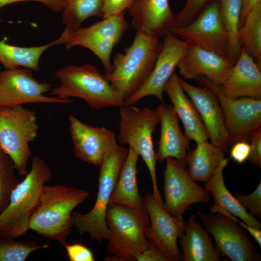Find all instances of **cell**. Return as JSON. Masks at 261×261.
Segmentation results:
<instances>
[{"label":"cell","mask_w":261,"mask_h":261,"mask_svg":"<svg viewBox=\"0 0 261 261\" xmlns=\"http://www.w3.org/2000/svg\"><path fill=\"white\" fill-rule=\"evenodd\" d=\"M206 214L198 211L197 215L215 240L220 256L233 261H259L260 255L255 245L239 224L220 213Z\"/></svg>","instance_id":"8fae6325"},{"label":"cell","mask_w":261,"mask_h":261,"mask_svg":"<svg viewBox=\"0 0 261 261\" xmlns=\"http://www.w3.org/2000/svg\"><path fill=\"white\" fill-rule=\"evenodd\" d=\"M69 119L75 157L99 167L106 154L118 145L115 133L104 127L85 124L73 115Z\"/></svg>","instance_id":"e0dca14e"},{"label":"cell","mask_w":261,"mask_h":261,"mask_svg":"<svg viewBox=\"0 0 261 261\" xmlns=\"http://www.w3.org/2000/svg\"><path fill=\"white\" fill-rule=\"evenodd\" d=\"M250 142L249 161L254 165L261 167V128L255 130L250 135Z\"/></svg>","instance_id":"f35d334b"},{"label":"cell","mask_w":261,"mask_h":261,"mask_svg":"<svg viewBox=\"0 0 261 261\" xmlns=\"http://www.w3.org/2000/svg\"><path fill=\"white\" fill-rule=\"evenodd\" d=\"M169 32L190 44L229 58V38L220 17L219 0L212 1L189 23Z\"/></svg>","instance_id":"7c38bea8"},{"label":"cell","mask_w":261,"mask_h":261,"mask_svg":"<svg viewBox=\"0 0 261 261\" xmlns=\"http://www.w3.org/2000/svg\"><path fill=\"white\" fill-rule=\"evenodd\" d=\"M136 261H168L157 246L147 239L145 247L134 257Z\"/></svg>","instance_id":"74e56055"},{"label":"cell","mask_w":261,"mask_h":261,"mask_svg":"<svg viewBox=\"0 0 261 261\" xmlns=\"http://www.w3.org/2000/svg\"><path fill=\"white\" fill-rule=\"evenodd\" d=\"M218 86L221 92L230 98L249 97L261 99V68L242 48L227 77Z\"/></svg>","instance_id":"44dd1931"},{"label":"cell","mask_w":261,"mask_h":261,"mask_svg":"<svg viewBox=\"0 0 261 261\" xmlns=\"http://www.w3.org/2000/svg\"><path fill=\"white\" fill-rule=\"evenodd\" d=\"M250 153V144L246 141H241L232 145L230 155L236 162L243 163L248 159Z\"/></svg>","instance_id":"60d3db41"},{"label":"cell","mask_w":261,"mask_h":261,"mask_svg":"<svg viewBox=\"0 0 261 261\" xmlns=\"http://www.w3.org/2000/svg\"><path fill=\"white\" fill-rule=\"evenodd\" d=\"M139 156L130 148L118 177L110 203L125 205L133 210L145 211L143 197L140 195L137 183V163Z\"/></svg>","instance_id":"d4e9b609"},{"label":"cell","mask_w":261,"mask_h":261,"mask_svg":"<svg viewBox=\"0 0 261 261\" xmlns=\"http://www.w3.org/2000/svg\"><path fill=\"white\" fill-rule=\"evenodd\" d=\"M165 160L163 207L167 212L174 217H181L191 204L210 201L208 191L191 178L186 165L173 158Z\"/></svg>","instance_id":"5bb4252c"},{"label":"cell","mask_w":261,"mask_h":261,"mask_svg":"<svg viewBox=\"0 0 261 261\" xmlns=\"http://www.w3.org/2000/svg\"><path fill=\"white\" fill-rule=\"evenodd\" d=\"M163 91L169 97L173 109L183 123L185 134L197 144L207 140L208 134L194 104L185 92L174 73L166 83Z\"/></svg>","instance_id":"603a6c76"},{"label":"cell","mask_w":261,"mask_h":261,"mask_svg":"<svg viewBox=\"0 0 261 261\" xmlns=\"http://www.w3.org/2000/svg\"><path fill=\"white\" fill-rule=\"evenodd\" d=\"M225 151L205 140L197 144L195 149L188 153V173L195 181L206 183L211 178L221 160Z\"/></svg>","instance_id":"4316f807"},{"label":"cell","mask_w":261,"mask_h":261,"mask_svg":"<svg viewBox=\"0 0 261 261\" xmlns=\"http://www.w3.org/2000/svg\"><path fill=\"white\" fill-rule=\"evenodd\" d=\"M54 45H55L54 41L37 46L22 47L0 40V62L6 69L24 67L39 71L41 57L48 48Z\"/></svg>","instance_id":"83f0119b"},{"label":"cell","mask_w":261,"mask_h":261,"mask_svg":"<svg viewBox=\"0 0 261 261\" xmlns=\"http://www.w3.org/2000/svg\"><path fill=\"white\" fill-rule=\"evenodd\" d=\"M63 32L79 28L82 23L91 16H102V0H66L63 8Z\"/></svg>","instance_id":"f546056e"},{"label":"cell","mask_w":261,"mask_h":261,"mask_svg":"<svg viewBox=\"0 0 261 261\" xmlns=\"http://www.w3.org/2000/svg\"><path fill=\"white\" fill-rule=\"evenodd\" d=\"M160 123V135L156 152L157 160L173 158L187 165L189 139L180 128L178 118L171 104L161 103L156 109Z\"/></svg>","instance_id":"7402d4cb"},{"label":"cell","mask_w":261,"mask_h":261,"mask_svg":"<svg viewBox=\"0 0 261 261\" xmlns=\"http://www.w3.org/2000/svg\"><path fill=\"white\" fill-rule=\"evenodd\" d=\"M238 40L243 48L261 68V3L248 14L238 32Z\"/></svg>","instance_id":"f1b7e54d"},{"label":"cell","mask_w":261,"mask_h":261,"mask_svg":"<svg viewBox=\"0 0 261 261\" xmlns=\"http://www.w3.org/2000/svg\"><path fill=\"white\" fill-rule=\"evenodd\" d=\"M178 240L183 251V261H221L213 238L206 229L196 220L194 214L188 218L184 232Z\"/></svg>","instance_id":"cb8c5ba5"},{"label":"cell","mask_w":261,"mask_h":261,"mask_svg":"<svg viewBox=\"0 0 261 261\" xmlns=\"http://www.w3.org/2000/svg\"><path fill=\"white\" fill-rule=\"evenodd\" d=\"M0 236V261H25L33 252L50 246L32 241H19Z\"/></svg>","instance_id":"1f68e13d"},{"label":"cell","mask_w":261,"mask_h":261,"mask_svg":"<svg viewBox=\"0 0 261 261\" xmlns=\"http://www.w3.org/2000/svg\"><path fill=\"white\" fill-rule=\"evenodd\" d=\"M70 261H95L92 251L87 246L80 243L64 245Z\"/></svg>","instance_id":"d590c367"},{"label":"cell","mask_w":261,"mask_h":261,"mask_svg":"<svg viewBox=\"0 0 261 261\" xmlns=\"http://www.w3.org/2000/svg\"><path fill=\"white\" fill-rule=\"evenodd\" d=\"M242 7L240 19V28L243 25L246 16L250 11L258 4L261 0H241Z\"/></svg>","instance_id":"7bdbcfd3"},{"label":"cell","mask_w":261,"mask_h":261,"mask_svg":"<svg viewBox=\"0 0 261 261\" xmlns=\"http://www.w3.org/2000/svg\"><path fill=\"white\" fill-rule=\"evenodd\" d=\"M210 210L212 213H220L222 214H224L228 217L230 218L235 221H236L238 224H239L241 226L245 229L249 234L254 238L256 241L257 243L260 246V247H261V229L256 228L250 226L248 225L246 223L243 221H241L239 219L230 214L229 212L225 210L221 207L215 205H212L211 206Z\"/></svg>","instance_id":"ab89813d"},{"label":"cell","mask_w":261,"mask_h":261,"mask_svg":"<svg viewBox=\"0 0 261 261\" xmlns=\"http://www.w3.org/2000/svg\"><path fill=\"white\" fill-rule=\"evenodd\" d=\"M52 177L46 161L34 156L30 171L13 189L7 206L0 214V236L17 239L26 234L42 188Z\"/></svg>","instance_id":"3957f363"},{"label":"cell","mask_w":261,"mask_h":261,"mask_svg":"<svg viewBox=\"0 0 261 261\" xmlns=\"http://www.w3.org/2000/svg\"><path fill=\"white\" fill-rule=\"evenodd\" d=\"M118 133L116 138L121 145H128L144 161L153 185V195L163 204L157 184V159L152 135L160 119L156 110L139 108L125 104L120 108Z\"/></svg>","instance_id":"52a82bcc"},{"label":"cell","mask_w":261,"mask_h":261,"mask_svg":"<svg viewBox=\"0 0 261 261\" xmlns=\"http://www.w3.org/2000/svg\"><path fill=\"white\" fill-rule=\"evenodd\" d=\"M39 129L34 110L23 105L0 107V147L11 158L20 176L29 172V143L36 138Z\"/></svg>","instance_id":"ba28073f"},{"label":"cell","mask_w":261,"mask_h":261,"mask_svg":"<svg viewBox=\"0 0 261 261\" xmlns=\"http://www.w3.org/2000/svg\"><path fill=\"white\" fill-rule=\"evenodd\" d=\"M25 1L41 2L54 11L63 9L66 3V0H0V9L9 4Z\"/></svg>","instance_id":"b9f144b4"},{"label":"cell","mask_w":261,"mask_h":261,"mask_svg":"<svg viewBox=\"0 0 261 261\" xmlns=\"http://www.w3.org/2000/svg\"><path fill=\"white\" fill-rule=\"evenodd\" d=\"M185 92L194 104L210 142L227 151L230 145L222 111L214 93L208 87L192 85L179 77Z\"/></svg>","instance_id":"ac0fdd59"},{"label":"cell","mask_w":261,"mask_h":261,"mask_svg":"<svg viewBox=\"0 0 261 261\" xmlns=\"http://www.w3.org/2000/svg\"><path fill=\"white\" fill-rule=\"evenodd\" d=\"M60 85L50 90V95L62 100L70 97L83 100L92 109L101 110L126 104L114 91L97 68L90 64L67 65L55 72Z\"/></svg>","instance_id":"277c9868"},{"label":"cell","mask_w":261,"mask_h":261,"mask_svg":"<svg viewBox=\"0 0 261 261\" xmlns=\"http://www.w3.org/2000/svg\"><path fill=\"white\" fill-rule=\"evenodd\" d=\"M88 197L84 189L61 184L44 185L29 230L64 246L73 226V210Z\"/></svg>","instance_id":"6da1fadb"},{"label":"cell","mask_w":261,"mask_h":261,"mask_svg":"<svg viewBox=\"0 0 261 261\" xmlns=\"http://www.w3.org/2000/svg\"><path fill=\"white\" fill-rule=\"evenodd\" d=\"M162 43L137 31L131 44L114 57L104 76L115 92L126 101L145 84L155 65Z\"/></svg>","instance_id":"7a4b0ae2"},{"label":"cell","mask_w":261,"mask_h":261,"mask_svg":"<svg viewBox=\"0 0 261 261\" xmlns=\"http://www.w3.org/2000/svg\"><path fill=\"white\" fill-rule=\"evenodd\" d=\"M135 0H102V16L105 18L118 14L131 6Z\"/></svg>","instance_id":"8d00e7d4"},{"label":"cell","mask_w":261,"mask_h":261,"mask_svg":"<svg viewBox=\"0 0 261 261\" xmlns=\"http://www.w3.org/2000/svg\"><path fill=\"white\" fill-rule=\"evenodd\" d=\"M128 10L133 29L148 36L160 39L174 26L169 0H135Z\"/></svg>","instance_id":"ffe728a7"},{"label":"cell","mask_w":261,"mask_h":261,"mask_svg":"<svg viewBox=\"0 0 261 261\" xmlns=\"http://www.w3.org/2000/svg\"><path fill=\"white\" fill-rule=\"evenodd\" d=\"M109 231L106 251L112 255L105 261H133L145 246V231L150 224L146 211L133 210L125 205L110 203L106 212Z\"/></svg>","instance_id":"8992f818"},{"label":"cell","mask_w":261,"mask_h":261,"mask_svg":"<svg viewBox=\"0 0 261 261\" xmlns=\"http://www.w3.org/2000/svg\"><path fill=\"white\" fill-rule=\"evenodd\" d=\"M163 38L161 49L150 75L142 87L125 101L127 104H135L148 96H155L164 104V87L186 54L190 43L169 31Z\"/></svg>","instance_id":"2e32d148"},{"label":"cell","mask_w":261,"mask_h":261,"mask_svg":"<svg viewBox=\"0 0 261 261\" xmlns=\"http://www.w3.org/2000/svg\"><path fill=\"white\" fill-rule=\"evenodd\" d=\"M11 158L0 147V214L7 206L13 189L18 183Z\"/></svg>","instance_id":"d6a6232c"},{"label":"cell","mask_w":261,"mask_h":261,"mask_svg":"<svg viewBox=\"0 0 261 261\" xmlns=\"http://www.w3.org/2000/svg\"><path fill=\"white\" fill-rule=\"evenodd\" d=\"M143 199L150 220L145 231L147 238L157 246L168 261L182 260L177 246L178 238L184 232L186 224L182 216L170 215L152 193H145Z\"/></svg>","instance_id":"9a60e30c"},{"label":"cell","mask_w":261,"mask_h":261,"mask_svg":"<svg viewBox=\"0 0 261 261\" xmlns=\"http://www.w3.org/2000/svg\"><path fill=\"white\" fill-rule=\"evenodd\" d=\"M241 0H219V11L229 38V58L234 64L241 50L238 40Z\"/></svg>","instance_id":"4dcf8cb0"},{"label":"cell","mask_w":261,"mask_h":261,"mask_svg":"<svg viewBox=\"0 0 261 261\" xmlns=\"http://www.w3.org/2000/svg\"><path fill=\"white\" fill-rule=\"evenodd\" d=\"M233 65L228 58L190 44L177 68L185 79H193L204 76L219 86Z\"/></svg>","instance_id":"d6986e66"},{"label":"cell","mask_w":261,"mask_h":261,"mask_svg":"<svg viewBox=\"0 0 261 261\" xmlns=\"http://www.w3.org/2000/svg\"><path fill=\"white\" fill-rule=\"evenodd\" d=\"M213 0H186L182 9L174 15L173 28L186 25L192 21Z\"/></svg>","instance_id":"836d02e7"},{"label":"cell","mask_w":261,"mask_h":261,"mask_svg":"<svg viewBox=\"0 0 261 261\" xmlns=\"http://www.w3.org/2000/svg\"><path fill=\"white\" fill-rule=\"evenodd\" d=\"M199 79L216 96L224 119L228 141L230 145L247 141L252 132L261 127V99L249 97L229 98L218 86L204 76Z\"/></svg>","instance_id":"30bf717a"},{"label":"cell","mask_w":261,"mask_h":261,"mask_svg":"<svg viewBox=\"0 0 261 261\" xmlns=\"http://www.w3.org/2000/svg\"><path fill=\"white\" fill-rule=\"evenodd\" d=\"M128 152L129 148L118 145L106 154L99 166L98 190L93 208L85 214L72 213L73 224L79 233H87L99 243L109 236L106 212Z\"/></svg>","instance_id":"5b68a950"},{"label":"cell","mask_w":261,"mask_h":261,"mask_svg":"<svg viewBox=\"0 0 261 261\" xmlns=\"http://www.w3.org/2000/svg\"><path fill=\"white\" fill-rule=\"evenodd\" d=\"M235 198L246 209L249 210V213L253 216H261V182L256 189L248 195L237 193Z\"/></svg>","instance_id":"e575fe53"},{"label":"cell","mask_w":261,"mask_h":261,"mask_svg":"<svg viewBox=\"0 0 261 261\" xmlns=\"http://www.w3.org/2000/svg\"><path fill=\"white\" fill-rule=\"evenodd\" d=\"M125 12L108 17L86 28L63 32L54 41L55 45L64 44L68 49L81 46L92 51L101 61L105 72L111 67V55L129 27Z\"/></svg>","instance_id":"9c48e42d"},{"label":"cell","mask_w":261,"mask_h":261,"mask_svg":"<svg viewBox=\"0 0 261 261\" xmlns=\"http://www.w3.org/2000/svg\"><path fill=\"white\" fill-rule=\"evenodd\" d=\"M228 160V158H225L221 160L211 178L204 185V189L211 193L214 205L221 207L248 225L261 229L260 221L247 212L225 184L223 171L227 166Z\"/></svg>","instance_id":"484cf974"},{"label":"cell","mask_w":261,"mask_h":261,"mask_svg":"<svg viewBox=\"0 0 261 261\" xmlns=\"http://www.w3.org/2000/svg\"><path fill=\"white\" fill-rule=\"evenodd\" d=\"M31 69L18 67L0 71V107H15L26 103H70L72 100H62L47 96L51 85L40 82Z\"/></svg>","instance_id":"4fadbf2b"}]
</instances>
